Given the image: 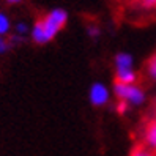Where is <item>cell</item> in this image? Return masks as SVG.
I'll return each mask as SVG.
<instances>
[{"label":"cell","mask_w":156,"mask_h":156,"mask_svg":"<svg viewBox=\"0 0 156 156\" xmlns=\"http://www.w3.org/2000/svg\"><path fill=\"white\" fill-rule=\"evenodd\" d=\"M68 11L65 8H52V10L36 19L30 29V38L35 44H48L65 29L68 24Z\"/></svg>","instance_id":"6da1fadb"},{"label":"cell","mask_w":156,"mask_h":156,"mask_svg":"<svg viewBox=\"0 0 156 156\" xmlns=\"http://www.w3.org/2000/svg\"><path fill=\"white\" fill-rule=\"evenodd\" d=\"M114 93L120 101H126L129 106H140L145 101V91L136 84H122L115 82L114 84Z\"/></svg>","instance_id":"7a4b0ae2"},{"label":"cell","mask_w":156,"mask_h":156,"mask_svg":"<svg viewBox=\"0 0 156 156\" xmlns=\"http://www.w3.org/2000/svg\"><path fill=\"white\" fill-rule=\"evenodd\" d=\"M111 99V90L103 82H93L88 88V101L95 107H103Z\"/></svg>","instance_id":"3957f363"},{"label":"cell","mask_w":156,"mask_h":156,"mask_svg":"<svg viewBox=\"0 0 156 156\" xmlns=\"http://www.w3.org/2000/svg\"><path fill=\"white\" fill-rule=\"evenodd\" d=\"M137 73L134 68H115V82L122 84H136Z\"/></svg>","instance_id":"277c9868"},{"label":"cell","mask_w":156,"mask_h":156,"mask_svg":"<svg viewBox=\"0 0 156 156\" xmlns=\"http://www.w3.org/2000/svg\"><path fill=\"white\" fill-rule=\"evenodd\" d=\"M144 142L147 148L156 151V120H151L147 125L144 131Z\"/></svg>","instance_id":"5b68a950"},{"label":"cell","mask_w":156,"mask_h":156,"mask_svg":"<svg viewBox=\"0 0 156 156\" xmlns=\"http://www.w3.org/2000/svg\"><path fill=\"white\" fill-rule=\"evenodd\" d=\"M114 63H115V68H133L134 58L128 52H118L114 58Z\"/></svg>","instance_id":"8992f818"},{"label":"cell","mask_w":156,"mask_h":156,"mask_svg":"<svg viewBox=\"0 0 156 156\" xmlns=\"http://www.w3.org/2000/svg\"><path fill=\"white\" fill-rule=\"evenodd\" d=\"M13 30V24H11V19L8 17L6 13L0 11V36H6L10 35Z\"/></svg>","instance_id":"52a82bcc"},{"label":"cell","mask_w":156,"mask_h":156,"mask_svg":"<svg viewBox=\"0 0 156 156\" xmlns=\"http://www.w3.org/2000/svg\"><path fill=\"white\" fill-rule=\"evenodd\" d=\"M30 29H32V27L27 22H24V21H19V22L14 24V33L22 36V38H25V36L30 33Z\"/></svg>","instance_id":"ba28073f"},{"label":"cell","mask_w":156,"mask_h":156,"mask_svg":"<svg viewBox=\"0 0 156 156\" xmlns=\"http://www.w3.org/2000/svg\"><path fill=\"white\" fill-rule=\"evenodd\" d=\"M129 156H156V151L147 148V147H144V145H137L131 150Z\"/></svg>","instance_id":"9c48e42d"},{"label":"cell","mask_w":156,"mask_h":156,"mask_svg":"<svg viewBox=\"0 0 156 156\" xmlns=\"http://www.w3.org/2000/svg\"><path fill=\"white\" fill-rule=\"evenodd\" d=\"M11 49H13V44H11L10 38H6V36H0V55L10 52Z\"/></svg>","instance_id":"30bf717a"},{"label":"cell","mask_w":156,"mask_h":156,"mask_svg":"<svg viewBox=\"0 0 156 156\" xmlns=\"http://www.w3.org/2000/svg\"><path fill=\"white\" fill-rule=\"evenodd\" d=\"M147 71H148V76L156 80V54L148 60V66H147Z\"/></svg>","instance_id":"8fae6325"},{"label":"cell","mask_w":156,"mask_h":156,"mask_svg":"<svg viewBox=\"0 0 156 156\" xmlns=\"http://www.w3.org/2000/svg\"><path fill=\"white\" fill-rule=\"evenodd\" d=\"M87 35L90 36L91 40H96V38H99V35H101L99 27H98V25H88V27H87Z\"/></svg>","instance_id":"7c38bea8"},{"label":"cell","mask_w":156,"mask_h":156,"mask_svg":"<svg viewBox=\"0 0 156 156\" xmlns=\"http://www.w3.org/2000/svg\"><path fill=\"white\" fill-rule=\"evenodd\" d=\"M128 109H129V104H128L126 101H120V99H118V103L115 106V111L120 114V115H125L128 112Z\"/></svg>","instance_id":"4fadbf2b"},{"label":"cell","mask_w":156,"mask_h":156,"mask_svg":"<svg viewBox=\"0 0 156 156\" xmlns=\"http://www.w3.org/2000/svg\"><path fill=\"white\" fill-rule=\"evenodd\" d=\"M142 5L147 6V8H151V6H156V0H140Z\"/></svg>","instance_id":"5bb4252c"},{"label":"cell","mask_w":156,"mask_h":156,"mask_svg":"<svg viewBox=\"0 0 156 156\" xmlns=\"http://www.w3.org/2000/svg\"><path fill=\"white\" fill-rule=\"evenodd\" d=\"M6 3H10V5H16V3H21L22 0H5Z\"/></svg>","instance_id":"9a60e30c"}]
</instances>
